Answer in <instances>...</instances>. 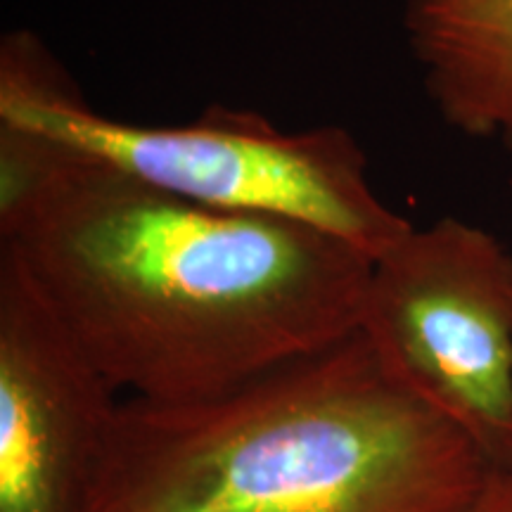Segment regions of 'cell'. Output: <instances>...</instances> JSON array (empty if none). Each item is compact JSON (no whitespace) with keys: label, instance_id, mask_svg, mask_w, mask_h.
<instances>
[{"label":"cell","instance_id":"obj_7","mask_svg":"<svg viewBox=\"0 0 512 512\" xmlns=\"http://www.w3.org/2000/svg\"><path fill=\"white\" fill-rule=\"evenodd\" d=\"M470 512H512V467L491 470L489 482Z\"/></svg>","mask_w":512,"mask_h":512},{"label":"cell","instance_id":"obj_1","mask_svg":"<svg viewBox=\"0 0 512 512\" xmlns=\"http://www.w3.org/2000/svg\"><path fill=\"white\" fill-rule=\"evenodd\" d=\"M0 247L117 392L214 399L361 328L373 256L0 128Z\"/></svg>","mask_w":512,"mask_h":512},{"label":"cell","instance_id":"obj_3","mask_svg":"<svg viewBox=\"0 0 512 512\" xmlns=\"http://www.w3.org/2000/svg\"><path fill=\"white\" fill-rule=\"evenodd\" d=\"M0 128L46 140L152 188L214 209L325 230L377 256L413 223L377 195L351 131H285L214 105L188 124H133L95 110L34 31L0 41Z\"/></svg>","mask_w":512,"mask_h":512},{"label":"cell","instance_id":"obj_5","mask_svg":"<svg viewBox=\"0 0 512 512\" xmlns=\"http://www.w3.org/2000/svg\"><path fill=\"white\" fill-rule=\"evenodd\" d=\"M117 394L0 247V512H91Z\"/></svg>","mask_w":512,"mask_h":512},{"label":"cell","instance_id":"obj_2","mask_svg":"<svg viewBox=\"0 0 512 512\" xmlns=\"http://www.w3.org/2000/svg\"><path fill=\"white\" fill-rule=\"evenodd\" d=\"M491 467L361 330L214 399H128L91 512H470Z\"/></svg>","mask_w":512,"mask_h":512},{"label":"cell","instance_id":"obj_6","mask_svg":"<svg viewBox=\"0 0 512 512\" xmlns=\"http://www.w3.org/2000/svg\"><path fill=\"white\" fill-rule=\"evenodd\" d=\"M403 29L441 119L512 152V0H403Z\"/></svg>","mask_w":512,"mask_h":512},{"label":"cell","instance_id":"obj_4","mask_svg":"<svg viewBox=\"0 0 512 512\" xmlns=\"http://www.w3.org/2000/svg\"><path fill=\"white\" fill-rule=\"evenodd\" d=\"M411 392L512 467V254L453 216L373 259L361 328Z\"/></svg>","mask_w":512,"mask_h":512}]
</instances>
